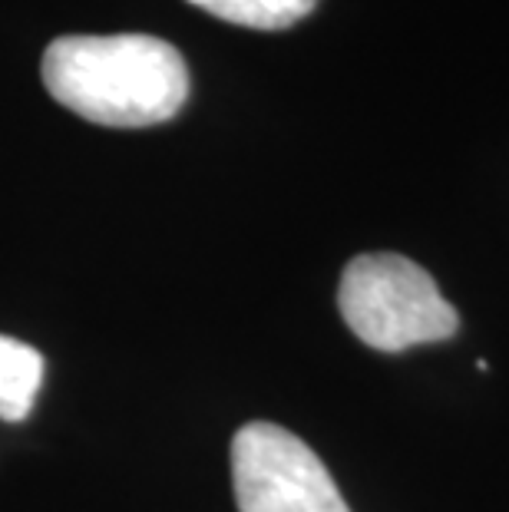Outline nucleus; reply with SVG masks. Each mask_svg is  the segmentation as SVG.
Returning a JSON list of instances; mask_svg holds the SVG:
<instances>
[{"mask_svg": "<svg viewBox=\"0 0 509 512\" xmlns=\"http://www.w3.org/2000/svg\"><path fill=\"white\" fill-rule=\"evenodd\" d=\"M43 86L96 126L166 123L189 100V67L172 43L149 34H67L43 53Z\"/></svg>", "mask_w": 509, "mask_h": 512, "instance_id": "nucleus-1", "label": "nucleus"}, {"mask_svg": "<svg viewBox=\"0 0 509 512\" xmlns=\"http://www.w3.org/2000/svg\"><path fill=\"white\" fill-rule=\"evenodd\" d=\"M344 324L367 347L400 354L417 344H437L457 334L460 318L437 281L417 261L394 252L357 255L338 288Z\"/></svg>", "mask_w": 509, "mask_h": 512, "instance_id": "nucleus-2", "label": "nucleus"}, {"mask_svg": "<svg viewBox=\"0 0 509 512\" xmlns=\"http://www.w3.org/2000/svg\"><path fill=\"white\" fill-rule=\"evenodd\" d=\"M238 512H351L311 446L275 423H245L232 437Z\"/></svg>", "mask_w": 509, "mask_h": 512, "instance_id": "nucleus-3", "label": "nucleus"}, {"mask_svg": "<svg viewBox=\"0 0 509 512\" xmlns=\"http://www.w3.org/2000/svg\"><path fill=\"white\" fill-rule=\"evenodd\" d=\"M43 384V357L37 347L0 334V420L30 417Z\"/></svg>", "mask_w": 509, "mask_h": 512, "instance_id": "nucleus-4", "label": "nucleus"}, {"mask_svg": "<svg viewBox=\"0 0 509 512\" xmlns=\"http://www.w3.org/2000/svg\"><path fill=\"white\" fill-rule=\"evenodd\" d=\"M205 14L248 30H288L305 20L318 0H189Z\"/></svg>", "mask_w": 509, "mask_h": 512, "instance_id": "nucleus-5", "label": "nucleus"}]
</instances>
